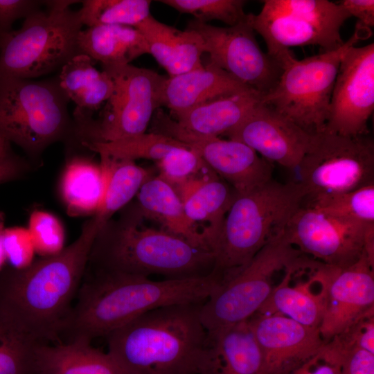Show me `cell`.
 Wrapping results in <instances>:
<instances>
[{
    "mask_svg": "<svg viewBox=\"0 0 374 374\" xmlns=\"http://www.w3.org/2000/svg\"><path fill=\"white\" fill-rule=\"evenodd\" d=\"M101 227L92 215L78 238L60 253L42 257L23 269L0 271V311L36 341L60 343Z\"/></svg>",
    "mask_w": 374,
    "mask_h": 374,
    "instance_id": "obj_1",
    "label": "cell"
},
{
    "mask_svg": "<svg viewBox=\"0 0 374 374\" xmlns=\"http://www.w3.org/2000/svg\"><path fill=\"white\" fill-rule=\"evenodd\" d=\"M221 278L209 275L153 280L148 277L88 267L75 303L63 326L60 342L106 337L153 309L204 302L220 286Z\"/></svg>",
    "mask_w": 374,
    "mask_h": 374,
    "instance_id": "obj_2",
    "label": "cell"
},
{
    "mask_svg": "<svg viewBox=\"0 0 374 374\" xmlns=\"http://www.w3.org/2000/svg\"><path fill=\"white\" fill-rule=\"evenodd\" d=\"M203 303L170 305L140 315L105 337L107 353L127 374H208Z\"/></svg>",
    "mask_w": 374,
    "mask_h": 374,
    "instance_id": "obj_3",
    "label": "cell"
},
{
    "mask_svg": "<svg viewBox=\"0 0 374 374\" xmlns=\"http://www.w3.org/2000/svg\"><path fill=\"white\" fill-rule=\"evenodd\" d=\"M138 205L123 209L98 231L87 267L106 271L166 279L203 277L212 273L214 256L164 230L143 226Z\"/></svg>",
    "mask_w": 374,
    "mask_h": 374,
    "instance_id": "obj_4",
    "label": "cell"
},
{
    "mask_svg": "<svg viewBox=\"0 0 374 374\" xmlns=\"http://www.w3.org/2000/svg\"><path fill=\"white\" fill-rule=\"evenodd\" d=\"M305 195L296 181L273 179L245 194H236L212 248V272L222 280L244 268L285 229L302 206Z\"/></svg>",
    "mask_w": 374,
    "mask_h": 374,
    "instance_id": "obj_5",
    "label": "cell"
},
{
    "mask_svg": "<svg viewBox=\"0 0 374 374\" xmlns=\"http://www.w3.org/2000/svg\"><path fill=\"white\" fill-rule=\"evenodd\" d=\"M69 100L57 77L43 80L0 77V136L20 147L37 168L51 145H78Z\"/></svg>",
    "mask_w": 374,
    "mask_h": 374,
    "instance_id": "obj_6",
    "label": "cell"
},
{
    "mask_svg": "<svg viewBox=\"0 0 374 374\" xmlns=\"http://www.w3.org/2000/svg\"><path fill=\"white\" fill-rule=\"evenodd\" d=\"M77 1H47L24 19L0 48V77L34 79L61 68L79 54L78 37L83 24L71 9Z\"/></svg>",
    "mask_w": 374,
    "mask_h": 374,
    "instance_id": "obj_7",
    "label": "cell"
},
{
    "mask_svg": "<svg viewBox=\"0 0 374 374\" xmlns=\"http://www.w3.org/2000/svg\"><path fill=\"white\" fill-rule=\"evenodd\" d=\"M290 243L284 229L271 238L244 268L224 280L202 304L200 317L207 333L247 321L273 288L272 277L281 269H310L314 261Z\"/></svg>",
    "mask_w": 374,
    "mask_h": 374,
    "instance_id": "obj_8",
    "label": "cell"
},
{
    "mask_svg": "<svg viewBox=\"0 0 374 374\" xmlns=\"http://www.w3.org/2000/svg\"><path fill=\"white\" fill-rule=\"evenodd\" d=\"M257 15L249 14L254 31L267 45V54L282 68L295 57L291 47L316 45L323 52L345 42L341 28L350 17L338 3L328 0H265Z\"/></svg>",
    "mask_w": 374,
    "mask_h": 374,
    "instance_id": "obj_9",
    "label": "cell"
},
{
    "mask_svg": "<svg viewBox=\"0 0 374 374\" xmlns=\"http://www.w3.org/2000/svg\"><path fill=\"white\" fill-rule=\"evenodd\" d=\"M366 36L369 35L355 27L340 48L301 60L294 59L283 67L277 84L260 103L310 134L324 131L341 58Z\"/></svg>",
    "mask_w": 374,
    "mask_h": 374,
    "instance_id": "obj_10",
    "label": "cell"
},
{
    "mask_svg": "<svg viewBox=\"0 0 374 374\" xmlns=\"http://www.w3.org/2000/svg\"><path fill=\"white\" fill-rule=\"evenodd\" d=\"M114 90L98 119L75 123L80 145L114 141L143 133L161 107V96L166 76L132 64L105 66Z\"/></svg>",
    "mask_w": 374,
    "mask_h": 374,
    "instance_id": "obj_11",
    "label": "cell"
},
{
    "mask_svg": "<svg viewBox=\"0 0 374 374\" xmlns=\"http://www.w3.org/2000/svg\"><path fill=\"white\" fill-rule=\"evenodd\" d=\"M308 202L321 196L374 184V142L368 134L347 136L324 130L296 168Z\"/></svg>",
    "mask_w": 374,
    "mask_h": 374,
    "instance_id": "obj_12",
    "label": "cell"
},
{
    "mask_svg": "<svg viewBox=\"0 0 374 374\" xmlns=\"http://www.w3.org/2000/svg\"><path fill=\"white\" fill-rule=\"evenodd\" d=\"M187 29L202 37L209 63L224 70L262 97L271 91L283 71L281 66L260 48L249 21L228 27L193 19ZM261 97V98H262Z\"/></svg>",
    "mask_w": 374,
    "mask_h": 374,
    "instance_id": "obj_13",
    "label": "cell"
},
{
    "mask_svg": "<svg viewBox=\"0 0 374 374\" xmlns=\"http://www.w3.org/2000/svg\"><path fill=\"white\" fill-rule=\"evenodd\" d=\"M374 223L340 218L301 206L287 223L284 233L303 254L338 269L356 262L365 251Z\"/></svg>",
    "mask_w": 374,
    "mask_h": 374,
    "instance_id": "obj_14",
    "label": "cell"
},
{
    "mask_svg": "<svg viewBox=\"0 0 374 374\" xmlns=\"http://www.w3.org/2000/svg\"><path fill=\"white\" fill-rule=\"evenodd\" d=\"M153 131L174 138L194 150L219 177L230 184L236 194H245L272 180L269 161L246 144L220 137H202L179 128L158 109L152 119Z\"/></svg>",
    "mask_w": 374,
    "mask_h": 374,
    "instance_id": "obj_15",
    "label": "cell"
},
{
    "mask_svg": "<svg viewBox=\"0 0 374 374\" xmlns=\"http://www.w3.org/2000/svg\"><path fill=\"white\" fill-rule=\"evenodd\" d=\"M374 109V43L353 46L343 55L325 130L347 136L369 134Z\"/></svg>",
    "mask_w": 374,
    "mask_h": 374,
    "instance_id": "obj_16",
    "label": "cell"
},
{
    "mask_svg": "<svg viewBox=\"0 0 374 374\" xmlns=\"http://www.w3.org/2000/svg\"><path fill=\"white\" fill-rule=\"evenodd\" d=\"M247 321L262 354L263 374H286L326 344L319 328L283 315L254 314Z\"/></svg>",
    "mask_w": 374,
    "mask_h": 374,
    "instance_id": "obj_17",
    "label": "cell"
},
{
    "mask_svg": "<svg viewBox=\"0 0 374 374\" xmlns=\"http://www.w3.org/2000/svg\"><path fill=\"white\" fill-rule=\"evenodd\" d=\"M225 135L249 146L269 162L296 169L314 134L260 102L240 125Z\"/></svg>",
    "mask_w": 374,
    "mask_h": 374,
    "instance_id": "obj_18",
    "label": "cell"
},
{
    "mask_svg": "<svg viewBox=\"0 0 374 374\" xmlns=\"http://www.w3.org/2000/svg\"><path fill=\"white\" fill-rule=\"evenodd\" d=\"M374 263L365 251L352 265L334 267L319 331L325 344L374 307Z\"/></svg>",
    "mask_w": 374,
    "mask_h": 374,
    "instance_id": "obj_19",
    "label": "cell"
},
{
    "mask_svg": "<svg viewBox=\"0 0 374 374\" xmlns=\"http://www.w3.org/2000/svg\"><path fill=\"white\" fill-rule=\"evenodd\" d=\"M303 269L296 267L286 269L282 280L273 288L255 314H280L304 326L319 328L332 274L329 280L316 290L315 287L326 276V265L320 263L308 280L292 285L293 274Z\"/></svg>",
    "mask_w": 374,
    "mask_h": 374,
    "instance_id": "obj_20",
    "label": "cell"
},
{
    "mask_svg": "<svg viewBox=\"0 0 374 374\" xmlns=\"http://www.w3.org/2000/svg\"><path fill=\"white\" fill-rule=\"evenodd\" d=\"M249 91H255L208 62L201 68L166 77L161 105L174 115L214 99Z\"/></svg>",
    "mask_w": 374,
    "mask_h": 374,
    "instance_id": "obj_21",
    "label": "cell"
},
{
    "mask_svg": "<svg viewBox=\"0 0 374 374\" xmlns=\"http://www.w3.org/2000/svg\"><path fill=\"white\" fill-rule=\"evenodd\" d=\"M175 190L187 217L211 251L235 193L215 173L190 180Z\"/></svg>",
    "mask_w": 374,
    "mask_h": 374,
    "instance_id": "obj_22",
    "label": "cell"
},
{
    "mask_svg": "<svg viewBox=\"0 0 374 374\" xmlns=\"http://www.w3.org/2000/svg\"><path fill=\"white\" fill-rule=\"evenodd\" d=\"M144 37L151 54L169 77L203 66L204 46L195 30H179L163 24L151 15L135 27Z\"/></svg>",
    "mask_w": 374,
    "mask_h": 374,
    "instance_id": "obj_23",
    "label": "cell"
},
{
    "mask_svg": "<svg viewBox=\"0 0 374 374\" xmlns=\"http://www.w3.org/2000/svg\"><path fill=\"white\" fill-rule=\"evenodd\" d=\"M34 369L35 374H127L108 353L84 339L37 344Z\"/></svg>",
    "mask_w": 374,
    "mask_h": 374,
    "instance_id": "obj_24",
    "label": "cell"
},
{
    "mask_svg": "<svg viewBox=\"0 0 374 374\" xmlns=\"http://www.w3.org/2000/svg\"><path fill=\"white\" fill-rule=\"evenodd\" d=\"M107 171L99 162L80 153L68 154L59 181V193L69 216L91 217L104 197Z\"/></svg>",
    "mask_w": 374,
    "mask_h": 374,
    "instance_id": "obj_25",
    "label": "cell"
},
{
    "mask_svg": "<svg viewBox=\"0 0 374 374\" xmlns=\"http://www.w3.org/2000/svg\"><path fill=\"white\" fill-rule=\"evenodd\" d=\"M261 97L257 92L249 91L219 98L174 114V121L191 134L219 137L240 125L259 104Z\"/></svg>",
    "mask_w": 374,
    "mask_h": 374,
    "instance_id": "obj_26",
    "label": "cell"
},
{
    "mask_svg": "<svg viewBox=\"0 0 374 374\" xmlns=\"http://www.w3.org/2000/svg\"><path fill=\"white\" fill-rule=\"evenodd\" d=\"M57 80L66 96L76 105L75 121L92 117L114 90L110 75L98 70L93 60L82 53L73 57L61 68Z\"/></svg>",
    "mask_w": 374,
    "mask_h": 374,
    "instance_id": "obj_27",
    "label": "cell"
},
{
    "mask_svg": "<svg viewBox=\"0 0 374 374\" xmlns=\"http://www.w3.org/2000/svg\"><path fill=\"white\" fill-rule=\"evenodd\" d=\"M207 334L209 374H263L262 354L247 321Z\"/></svg>",
    "mask_w": 374,
    "mask_h": 374,
    "instance_id": "obj_28",
    "label": "cell"
},
{
    "mask_svg": "<svg viewBox=\"0 0 374 374\" xmlns=\"http://www.w3.org/2000/svg\"><path fill=\"white\" fill-rule=\"evenodd\" d=\"M80 53L100 62L102 67L130 64L149 53L142 34L131 26L98 25L82 30L78 37Z\"/></svg>",
    "mask_w": 374,
    "mask_h": 374,
    "instance_id": "obj_29",
    "label": "cell"
},
{
    "mask_svg": "<svg viewBox=\"0 0 374 374\" xmlns=\"http://www.w3.org/2000/svg\"><path fill=\"white\" fill-rule=\"evenodd\" d=\"M138 201L145 218L154 220L163 226L164 231L210 251L203 236L187 217L176 190L159 176H152L141 186Z\"/></svg>",
    "mask_w": 374,
    "mask_h": 374,
    "instance_id": "obj_30",
    "label": "cell"
},
{
    "mask_svg": "<svg viewBox=\"0 0 374 374\" xmlns=\"http://www.w3.org/2000/svg\"><path fill=\"white\" fill-rule=\"evenodd\" d=\"M98 154L100 163L107 171L104 197L95 214L103 226L130 202L152 175L133 160L116 159L103 153Z\"/></svg>",
    "mask_w": 374,
    "mask_h": 374,
    "instance_id": "obj_31",
    "label": "cell"
},
{
    "mask_svg": "<svg viewBox=\"0 0 374 374\" xmlns=\"http://www.w3.org/2000/svg\"><path fill=\"white\" fill-rule=\"evenodd\" d=\"M81 145L91 152L116 159L133 161L145 159L158 161L172 149L186 145L170 136L151 132L114 141Z\"/></svg>",
    "mask_w": 374,
    "mask_h": 374,
    "instance_id": "obj_32",
    "label": "cell"
},
{
    "mask_svg": "<svg viewBox=\"0 0 374 374\" xmlns=\"http://www.w3.org/2000/svg\"><path fill=\"white\" fill-rule=\"evenodd\" d=\"M78 10L83 26L120 25L135 28L150 15L149 0H84Z\"/></svg>",
    "mask_w": 374,
    "mask_h": 374,
    "instance_id": "obj_33",
    "label": "cell"
},
{
    "mask_svg": "<svg viewBox=\"0 0 374 374\" xmlns=\"http://www.w3.org/2000/svg\"><path fill=\"white\" fill-rule=\"evenodd\" d=\"M37 344L0 311V374H35Z\"/></svg>",
    "mask_w": 374,
    "mask_h": 374,
    "instance_id": "obj_34",
    "label": "cell"
},
{
    "mask_svg": "<svg viewBox=\"0 0 374 374\" xmlns=\"http://www.w3.org/2000/svg\"><path fill=\"white\" fill-rule=\"evenodd\" d=\"M328 215L374 223V184L339 194L317 197L305 205Z\"/></svg>",
    "mask_w": 374,
    "mask_h": 374,
    "instance_id": "obj_35",
    "label": "cell"
},
{
    "mask_svg": "<svg viewBox=\"0 0 374 374\" xmlns=\"http://www.w3.org/2000/svg\"><path fill=\"white\" fill-rule=\"evenodd\" d=\"M163 3L181 13L189 14L194 19L207 23L218 20L229 26L247 19L244 11L246 1L243 0H161Z\"/></svg>",
    "mask_w": 374,
    "mask_h": 374,
    "instance_id": "obj_36",
    "label": "cell"
},
{
    "mask_svg": "<svg viewBox=\"0 0 374 374\" xmlns=\"http://www.w3.org/2000/svg\"><path fill=\"white\" fill-rule=\"evenodd\" d=\"M157 163L159 177L175 189L190 180L215 173L188 145L172 149Z\"/></svg>",
    "mask_w": 374,
    "mask_h": 374,
    "instance_id": "obj_37",
    "label": "cell"
},
{
    "mask_svg": "<svg viewBox=\"0 0 374 374\" xmlns=\"http://www.w3.org/2000/svg\"><path fill=\"white\" fill-rule=\"evenodd\" d=\"M27 229L35 253L42 257L56 255L64 249V229L60 220L53 214L43 210L33 211Z\"/></svg>",
    "mask_w": 374,
    "mask_h": 374,
    "instance_id": "obj_38",
    "label": "cell"
},
{
    "mask_svg": "<svg viewBox=\"0 0 374 374\" xmlns=\"http://www.w3.org/2000/svg\"><path fill=\"white\" fill-rule=\"evenodd\" d=\"M325 347L338 357L356 348L374 354V307L336 335Z\"/></svg>",
    "mask_w": 374,
    "mask_h": 374,
    "instance_id": "obj_39",
    "label": "cell"
},
{
    "mask_svg": "<svg viewBox=\"0 0 374 374\" xmlns=\"http://www.w3.org/2000/svg\"><path fill=\"white\" fill-rule=\"evenodd\" d=\"M3 245L6 260L11 267L23 269L33 262L35 251L28 229L20 226L6 228Z\"/></svg>",
    "mask_w": 374,
    "mask_h": 374,
    "instance_id": "obj_40",
    "label": "cell"
},
{
    "mask_svg": "<svg viewBox=\"0 0 374 374\" xmlns=\"http://www.w3.org/2000/svg\"><path fill=\"white\" fill-rule=\"evenodd\" d=\"M45 3L36 0H0V48L13 31V24L41 9Z\"/></svg>",
    "mask_w": 374,
    "mask_h": 374,
    "instance_id": "obj_41",
    "label": "cell"
},
{
    "mask_svg": "<svg viewBox=\"0 0 374 374\" xmlns=\"http://www.w3.org/2000/svg\"><path fill=\"white\" fill-rule=\"evenodd\" d=\"M35 169L27 158L15 154L10 148L0 157V184L24 179Z\"/></svg>",
    "mask_w": 374,
    "mask_h": 374,
    "instance_id": "obj_42",
    "label": "cell"
},
{
    "mask_svg": "<svg viewBox=\"0 0 374 374\" xmlns=\"http://www.w3.org/2000/svg\"><path fill=\"white\" fill-rule=\"evenodd\" d=\"M341 362L324 346L316 355L286 374H340Z\"/></svg>",
    "mask_w": 374,
    "mask_h": 374,
    "instance_id": "obj_43",
    "label": "cell"
},
{
    "mask_svg": "<svg viewBox=\"0 0 374 374\" xmlns=\"http://www.w3.org/2000/svg\"><path fill=\"white\" fill-rule=\"evenodd\" d=\"M340 374H374V354L356 348L340 356Z\"/></svg>",
    "mask_w": 374,
    "mask_h": 374,
    "instance_id": "obj_44",
    "label": "cell"
},
{
    "mask_svg": "<svg viewBox=\"0 0 374 374\" xmlns=\"http://www.w3.org/2000/svg\"><path fill=\"white\" fill-rule=\"evenodd\" d=\"M351 17L358 21L356 27L366 32L374 26L373 0H342L337 2Z\"/></svg>",
    "mask_w": 374,
    "mask_h": 374,
    "instance_id": "obj_45",
    "label": "cell"
},
{
    "mask_svg": "<svg viewBox=\"0 0 374 374\" xmlns=\"http://www.w3.org/2000/svg\"><path fill=\"white\" fill-rule=\"evenodd\" d=\"M5 229V215L0 211V271L6 260L3 245V236Z\"/></svg>",
    "mask_w": 374,
    "mask_h": 374,
    "instance_id": "obj_46",
    "label": "cell"
},
{
    "mask_svg": "<svg viewBox=\"0 0 374 374\" xmlns=\"http://www.w3.org/2000/svg\"><path fill=\"white\" fill-rule=\"evenodd\" d=\"M10 148V143L0 136V157Z\"/></svg>",
    "mask_w": 374,
    "mask_h": 374,
    "instance_id": "obj_47",
    "label": "cell"
}]
</instances>
